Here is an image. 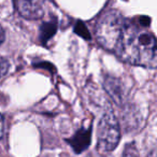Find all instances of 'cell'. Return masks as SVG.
Wrapping results in <instances>:
<instances>
[{
  "mask_svg": "<svg viewBox=\"0 0 157 157\" xmlns=\"http://www.w3.org/2000/svg\"><path fill=\"white\" fill-rule=\"evenodd\" d=\"M16 8L21 15L29 20L40 18L43 14L41 0H16Z\"/></svg>",
  "mask_w": 157,
  "mask_h": 157,
  "instance_id": "obj_4",
  "label": "cell"
},
{
  "mask_svg": "<svg viewBox=\"0 0 157 157\" xmlns=\"http://www.w3.org/2000/svg\"><path fill=\"white\" fill-rule=\"evenodd\" d=\"M126 25L124 17L118 12H107L99 18L96 25L97 41L105 50L115 52Z\"/></svg>",
  "mask_w": 157,
  "mask_h": 157,
  "instance_id": "obj_2",
  "label": "cell"
},
{
  "mask_svg": "<svg viewBox=\"0 0 157 157\" xmlns=\"http://www.w3.org/2000/svg\"><path fill=\"white\" fill-rule=\"evenodd\" d=\"M9 70V63L6 58L0 56V78H2Z\"/></svg>",
  "mask_w": 157,
  "mask_h": 157,
  "instance_id": "obj_7",
  "label": "cell"
},
{
  "mask_svg": "<svg viewBox=\"0 0 157 157\" xmlns=\"http://www.w3.org/2000/svg\"><path fill=\"white\" fill-rule=\"evenodd\" d=\"M115 53L122 60L131 65L157 68V39L141 27L126 25Z\"/></svg>",
  "mask_w": 157,
  "mask_h": 157,
  "instance_id": "obj_1",
  "label": "cell"
},
{
  "mask_svg": "<svg viewBox=\"0 0 157 157\" xmlns=\"http://www.w3.org/2000/svg\"><path fill=\"white\" fill-rule=\"evenodd\" d=\"M121 139V129L116 117L112 113H105L98 125V143L100 152L108 153L117 146Z\"/></svg>",
  "mask_w": 157,
  "mask_h": 157,
  "instance_id": "obj_3",
  "label": "cell"
},
{
  "mask_svg": "<svg viewBox=\"0 0 157 157\" xmlns=\"http://www.w3.org/2000/svg\"><path fill=\"white\" fill-rule=\"evenodd\" d=\"M148 157H157V148L153 151V152L151 153L150 155H148Z\"/></svg>",
  "mask_w": 157,
  "mask_h": 157,
  "instance_id": "obj_10",
  "label": "cell"
},
{
  "mask_svg": "<svg viewBox=\"0 0 157 157\" xmlns=\"http://www.w3.org/2000/svg\"><path fill=\"white\" fill-rule=\"evenodd\" d=\"M75 153H81L88 147L90 143V129H81L69 141Z\"/></svg>",
  "mask_w": 157,
  "mask_h": 157,
  "instance_id": "obj_5",
  "label": "cell"
},
{
  "mask_svg": "<svg viewBox=\"0 0 157 157\" xmlns=\"http://www.w3.org/2000/svg\"><path fill=\"white\" fill-rule=\"evenodd\" d=\"M121 157H139V154H138L137 147H136L135 144L133 143L128 144Z\"/></svg>",
  "mask_w": 157,
  "mask_h": 157,
  "instance_id": "obj_6",
  "label": "cell"
},
{
  "mask_svg": "<svg viewBox=\"0 0 157 157\" xmlns=\"http://www.w3.org/2000/svg\"><path fill=\"white\" fill-rule=\"evenodd\" d=\"M5 133V121H3V116L0 114V139L3 137Z\"/></svg>",
  "mask_w": 157,
  "mask_h": 157,
  "instance_id": "obj_8",
  "label": "cell"
},
{
  "mask_svg": "<svg viewBox=\"0 0 157 157\" xmlns=\"http://www.w3.org/2000/svg\"><path fill=\"white\" fill-rule=\"evenodd\" d=\"M5 38H6V36H5V31H3L2 27L0 26V44H1L3 41H5Z\"/></svg>",
  "mask_w": 157,
  "mask_h": 157,
  "instance_id": "obj_9",
  "label": "cell"
}]
</instances>
